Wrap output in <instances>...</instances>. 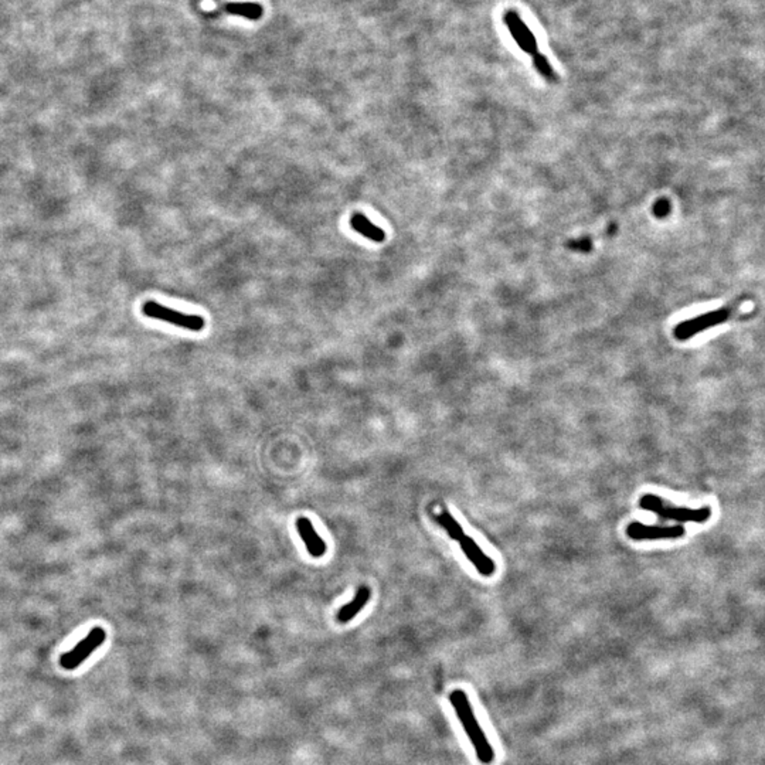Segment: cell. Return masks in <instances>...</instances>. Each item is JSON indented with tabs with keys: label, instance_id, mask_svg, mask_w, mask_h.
Here are the masks:
<instances>
[{
	"label": "cell",
	"instance_id": "12",
	"mask_svg": "<svg viewBox=\"0 0 765 765\" xmlns=\"http://www.w3.org/2000/svg\"><path fill=\"white\" fill-rule=\"evenodd\" d=\"M350 224L353 227V230H356L357 233H360L363 237L374 241V243H381L384 241L386 238V234L381 229H379L377 226H374L367 217H364L363 214H355L350 220Z\"/></svg>",
	"mask_w": 765,
	"mask_h": 765
},
{
	"label": "cell",
	"instance_id": "7",
	"mask_svg": "<svg viewBox=\"0 0 765 765\" xmlns=\"http://www.w3.org/2000/svg\"><path fill=\"white\" fill-rule=\"evenodd\" d=\"M505 23L512 35V38L516 40V43L519 45V47L530 54L531 57L536 56L539 52V47H537V42L533 36V33L530 32V29L523 23V21L520 19V16L513 12V11H509L506 12L505 15Z\"/></svg>",
	"mask_w": 765,
	"mask_h": 765
},
{
	"label": "cell",
	"instance_id": "6",
	"mask_svg": "<svg viewBox=\"0 0 765 765\" xmlns=\"http://www.w3.org/2000/svg\"><path fill=\"white\" fill-rule=\"evenodd\" d=\"M626 534L629 539L636 541L646 540H669L680 539L686 534V529L681 524L674 526H660V524H643L633 522L626 527Z\"/></svg>",
	"mask_w": 765,
	"mask_h": 765
},
{
	"label": "cell",
	"instance_id": "15",
	"mask_svg": "<svg viewBox=\"0 0 765 765\" xmlns=\"http://www.w3.org/2000/svg\"><path fill=\"white\" fill-rule=\"evenodd\" d=\"M567 248L577 253H589L592 250V238L591 237H581L577 240L567 241Z\"/></svg>",
	"mask_w": 765,
	"mask_h": 765
},
{
	"label": "cell",
	"instance_id": "5",
	"mask_svg": "<svg viewBox=\"0 0 765 765\" xmlns=\"http://www.w3.org/2000/svg\"><path fill=\"white\" fill-rule=\"evenodd\" d=\"M105 638H107V633L104 628L101 626L93 628L91 632L84 639H81L73 649H70L60 657L62 667L66 670L77 669L86 659L91 656V653L96 649H98L104 643Z\"/></svg>",
	"mask_w": 765,
	"mask_h": 765
},
{
	"label": "cell",
	"instance_id": "4",
	"mask_svg": "<svg viewBox=\"0 0 765 765\" xmlns=\"http://www.w3.org/2000/svg\"><path fill=\"white\" fill-rule=\"evenodd\" d=\"M142 312L145 316L152 319H159L169 322L178 328L188 329L192 332H200L205 328V319L197 315H188L179 311H175L172 308L159 305L154 301H148L142 306Z\"/></svg>",
	"mask_w": 765,
	"mask_h": 765
},
{
	"label": "cell",
	"instance_id": "8",
	"mask_svg": "<svg viewBox=\"0 0 765 765\" xmlns=\"http://www.w3.org/2000/svg\"><path fill=\"white\" fill-rule=\"evenodd\" d=\"M458 543L461 544V548H462V551L465 553V556L468 557V560L473 564V567H475L482 575L490 577V575L495 574V571H496V564H495V561H493L490 557H488V556L481 550V547L476 544V541H475L472 537L464 534V536L458 540Z\"/></svg>",
	"mask_w": 765,
	"mask_h": 765
},
{
	"label": "cell",
	"instance_id": "2",
	"mask_svg": "<svg viewBox=\"0 0 765 765\" xmlns=\"http://www.w3.org/2000/svg\"><path fill=\"white\" fill-rule=\"evenodd\" d=\"M742 304H744V299H738L737 302L730 304L727 306H723V308L714 309L711 312H706L703 315H698L696 318L683 321L673 329V336L677 340H681V342L689 340L693 336H696V335H698V333H701V332H704L707 329H711L714 326H718V325L727 322L728 319H731L734 316V314L742 306Z\"/></svg>",
	"mask_w": 765,
	"mask_h": 765
},
{
	"label": "cell",
	"instance_id": "16",
	"mask_svg": "<svg viewBox=\"0 0 765 765\" xmlns=\"http://www.w3.org/2000/svg\"><path fill=\"white\" fill-rule=\"evenodd\" d=\"M670 213V202L667 199H660L653 206V214L657 219H663Z\"/></svg>",
	"mask_w": 765,
	"mask_h": 765
},
{
	"label": "cell",
	"instance_id": "13",
	"mask_svg": "<svg viewBox=\"0 0 765 765\" xmlns=\"http://www.w3.org/2000/svg\"><path fill=\"white\" fill-rule=\"evenodd\" d=\"M435 520L445 529V531L449 534L451 539L459 540L465 533L462 526L455 520V517L449 512H442L438 516H435Z\"/></svg>",
	"mask_w": 765,
	"mask_h": 765
},
{
	"label": "cell",
	"instance_id": "10",
	"mask_svg": "<svg viewBox=\"0 0 765 765\" xmlns=\"http://www.w3.org/2000/svg\"><path fill=\"white\" fill-rule=\"evenodd\" d=\"M372 597V591L369 587L366 585H362L357 591H356V595L353 598V601H350L349 604H346L345 606L340 608V611L338 612L336 618L340 623H346L349 621H352L363 608L364 605L369 602Z\"/></svg>",
	"mask_w": 765,
	"mask_h": 765
},
{
	"label": "cell",
	"instance_id": "1",
	"mask_svg": "<svg viewBox=\"0 0 765 765\" xmlns=\"http://www.w3.org/2000/svg\"><path fill=\"white\" fill-rule=\"evenodd\" d=\"M449 700L471 744L473 745L478 759L483 765H490L495 761V749L490 745L485 731L479 725V721L475 715V711L468 698V694L464 690H454L449 694Z\"/></svg>",
	"mask_w": 765,
	"mask_h": 765
},
{
	"label": "cell",
	"instance_id": "3",
	"mask_svg": "<svg viewBox=\"0 0 765 765\" xmlns=\"http://www.w3.org/2000/svg\"><path fill=\"white\" fill-rule=\"evenodd\" d=\"M639 506L643 510L656 513L663 520H673L679 523H706L711 517V509L707 506L700 509L674 507L669 506L665 500L655 495H643L639 499Z\"/></svg>",
	"mask_w": 765,
	"mask_h": 765
},
{
	"label": "cell",
	"instance_id": "11",
	"mask_svg": "<svg viewBox=\"0 0 765 765\" xmlns=\"http://www.w3.org/2000/svg\"><path fill=\"white\" fill-rule=\"evenodd\" d=\"M220 9L224 11L229 15H237L241 18H246L248 21H258L263 16V8L258 4L254 2H234V4H223L220 5Z\"/></svg>",
	"mask_w": 765,
	"mask_h": 765
},
{
	"label": "cell",
	"instance_id": "9",
	"mask_svg": "<svg viewBox=\"0 0 765 765\" xmlns=\"http://www.w3.org/2000/svg\"><path fill=\"white\" fill-rule=\"evenodd\" d=\"M297 530L312 557H322L326 553L325 541L316 533L312 522L308 517H299L297 520Z\"/></svg>",
	"mask_w": 765,
	"mask_h": 765
},
{
	"label": "cell",
	"instance_id": "14",
	"mask_svg": "<svg viewBox=\"0 0 765 765\" xmlns=\"http://www.w3.org/2000/svg\"><path fill=\"white\" fill-rule=\"evenodd\" d=\"M533 64H534L536 70H537L547 81H556V79H557L556 71L553 70L551 64L548 63V60H547L541 53H537L536 56H533Z\"/></svg>",
	"mask_w": 765,
	"mask_h": 765
}]
</instances>
